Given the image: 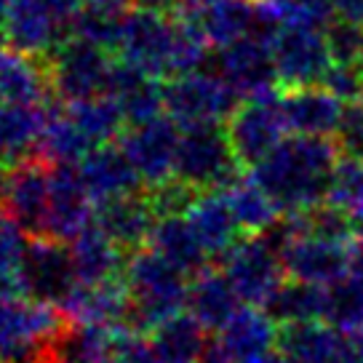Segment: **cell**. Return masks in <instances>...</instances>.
I'll use <instances>...</instances> for the list:
<instances>
[{"label":"cell","mask_w":363,"mask_h":363,"mask_svg":"<svg viewBox=\"0 0 363 363\" xmlns=\"http://www.w3.org/2000/svg\"><path fill=\"white\" fill-rule=\"evenodd\" d=\"M240 307H243V302L238 299L235 289L230 286V281L219 267H206L198 275H193L187 313H193L208 329V334L222 329Z\"/></svg>","instance_id":"29"},{"label":"cell","mask_w":363,"mask_h":363,"mask_svg":"<svg viewBox=\"0 0 363 363\" xmlns=\"http://www.w3.org/2000/svg\"><path fill=\"white\" fill-rule=\"evenodd\" d=\"M33 233L0 203V291H24V259Z\"/></svg>","instance_id":"32"},{"label":"cell","mask_w":363,"mask_h":363,"mask_svg":"<svg viewBox=\"0 0 363 363\" xmlns=\"http://www.w3.org/2000/svg\"><path fill=\"white\" fill-rule=\"evenodd\" d=\"M75 284L78 275L67 243L57 238H33L24 259V291L59 307Z\"/></svg>","instance_id":"17"},{"label":"cell","mask_w":363,"mask_h":363,"mask_svg":"<svg viewBox=\"0 0 363 363\" xmlns=\"http://www.w3.org/2000/svg\"><path fill=\"white\" fill-rule=\"evenodd\" d=\"M214 69L235 91L240 102L281 94V78L275 69L270 40H264L259 35H251L238 43L219 48L214 57Z\"/></svg>","instance_id":"11"},{"label":"cell","mask_w":363,"mask_h":363,"mask_svg":"<svg viewBox=\"0 0 363 363\" xmlns=\"http://www.w3.org/2000/svg\"><path fill=\"white\" fill-rule=\"evenodd\" d=\"M326 289H329V286L302 284V281L286 278L262 310H264L278 326L323 320V318H326Z\"/></svg>","instance_id":"31"},{"label":"cell","mask_w":363,"mask_h":363,"mask_svg":"<svg viewBox=\"0 0 363 363\" xmlns=\"http://www.w3.org/2000/svg\"><path fill=\"white\" fill-rule=\"evenodd\" d=\"M286 278L302 281V284L315 286H334L352 270V249L331 240H320L313 235L291 240L284 251Z\"/></svg>","instance_id":"16"},{"label":"cell","mask_w":363,"mask_h":363,"mask_svg":"<svg viewBox=\"0 0 363 363\" xmlns=\"http://www.w3.org/2000/svg\"><path fill=\"white\" fill-rule=\"evenodd\" d=\"M67 318L38 296L0 291V363L54 361Z\"/></svg>","instance_id":"4"},{"label":"cell","mask_w":363,"mask_h":363,"mask_svg":"<svg viewBox=\"0 0 363 363\" xmlns=\"http://www.w3.org/2000/svg\"><path fill=\"white\" fill-rule=\"evenodd\" d=\"M334 363H358V361H355V358H352V355H350V342H347V352L342 355L340 361H334Z\"/></svg>","instance_id":"42"},{"label":"cell","mask_w":363,"mask_h":363,"mask_svg":"<svg viewBox=\"0 0 363 363\" xmlns=\"http://www.w3.org/2000/svg\"><path fill=\"white\" fill-rule=\"evenodd\" d=\"M184 216L195 227L198 238L203 240L211 259H219L243 235L233 216V208L227 203L225 190H198L184 208Z\"/></svg>","instance_id":"26"},{"label":"cell","mask_w":363,"mask_h":363,"mask_svg":"<svg viewBox=\"0 0 363 363\" xmlns=\"http://www.w3.org/2000/svg\"><path fill=\"white\" fill-rule=\"evenodd\" d=\"M320 86L334 94L340 102L350 104L363 99V72L355 65H342V62H331L329 72L323 75Z\"/></svg>","instance_id":"36"},{"label":"cell","mask_w":363,"mask_h":363,"mask_svg":"<svg viewBox=\"0 0 363 363\" xmlns=\"http://www.w3.org/2000/svg\"><path fill=\"white\" fill-rule=\"evenodd\" d=\"M190 275L171 264L150 246L131 251L125 262L123 284L131 299V320L139 329H155L158 323L187 310Z\"/></svg>","instance_id":"3"},{"label":"cell","mask_w":363,"mask_h":363,"mask_svg":"<svg viewBox=\"0 0 363 363\" xmlns=\"http://www.w3.org/2000/svg\"><path fill=\"white\" fill-rule=\"evenodd\" d=\"M59 310L69 326H118L128 323L131 299L123 278L104 284H75Z\"/></svg>","instance_id":"18"},{"label":"cell","mask_w":363,"mask_h":363,"mask_svg":"<svg viewBox=\"0 0 363 363\" xmlns=\"http://www.w3.org/2000/svg\"><path fill=\"white\" fill-rule=\"evenodd\" d=\"M281 104L289 131L302 136H331L337 134L345 113V102L323 86H299V89H281Z\"/></svg>","instance_id":"21"},{"label":"cell","mask_w":363,"mask_h":363,"mask_svg":"<svg viewBox=\"0 0 363 363\" xmlns=\"http://www.w3.org/2000/svg\"><path fill=\"white\" fill-rule=\"evenodd\" d=\"M326 43H329L331 62H342V65H355L363 57V27L347 22L337 16L334 22L323 30Z\"/></svg>","instance_id":"35"},{"label":"cell","mask_w":363,"mask_h":363,"mask_svg":"<svg viewBox=\"0 0 363 363\" xmlns=\"http://www.w3.org/2000/svg\"><path fill=\"white\" fill-rule=\"evenodd\" d=\"M147 246L152 251H158L160 257H166L171 264H177L179 270H184L190 278L206 267H211L208 264L211 254L206 251L203 240L198 238V233L190 225V219L184 216V211L158 214Z\"/></svg>","instance_id":"24"},{"label":"cell","mask_w":363,"mask_h":363,"mask_svg":"<svg viewBox=\"0 0 363 363\" xmlns=\"http://www.w3.org/2000/svg\"><path fill=\"white\" fill-rule=\"evenodd\" d=\"M225 123L182 125L177 182L190 190H225L243 174Z\"/></svg>","instance_id":"5"},{"label":"cell","mask_w":363,"mask_h":363,"mask_svg":"<svg viewBox=\"0 0 363 363\" xmlns=\"http://www.w3.org/2000/svg\"><path fill=\"white\" fill-rule=\"evenodd\" d=\"M278 323L262 307L243 305L216 331V342L238 361L262 363L278 350Z\"/></svg>","instance_id":"20"},{"label":"cell","mask_w":363,"mask_h":363,"mask_svg":"<svg viewBox=\"0 0 363 363\" xmlns=\"http://www.w3.org/2000/svg\"><path fill=\"white\" fill-rule=\"evenodd\" d=\"M347 342H350V355L358 363H363V331H355V334H347Z\"/></svg>","instance_id":"40"},{"label":"cell","mask_w":363,"mask_h":363,"mask_svg":"<svg viewBox=\"0 0 363 363\" xmlns=\"http://www.w3.org/2000/svg\"><path fill=\"white\" fill-rule=\"evenodd\" d=\"M155 219H158V211H155L150 193L115 198V201L102 203L96 208V225L107 230V235L115 243H121L125 251H136L147 246Z\"/></svg>","instance_id":"25"},{"label":"cell","mask_w":363,"mask_h":363,"mask_svg":"<svg viewBox=\"0 0 363 363\" xmlns=\"http://www.w3.org/2000/svg\"><path fill=\"white\" fill-rule=\"evenodd\" d=\"M337 11L342 19L363 27V0H337Z\"/></svg>","instance_id":"38"},{"label":"cell","mask_w":363,"mask_h":363,"mask_svg":"<svg viewBox=\"0 0 363 363\" xmlns=\"http://www.w3.org/2000/svg\"><path fill=\"white\" fill-rule=\"evenodd\" d=\"M334 142L340 145V152L347 158L363 160V99L345 104L340 128L334 134Z\"/></svg>","instance_id":"37"},{"label":"cell","mask_w":363,"mask_h":363,"mask_svg":"<svg viewBox=\"0 0 363 363\" xmlns=\"http://www.w3.org/2000/svg\"><path fill=\"white\" fill-rule=\"evenodd\" d=\"M352 267H363V225H358V233L352 238Z\"/></svg>","instance_id":"39"},{"label":"cell","mask_w":363,"mask_h":363,"mask_svg":"<svg viewBox=\"0 0 363 363\" xmlns=\"http://www.w3.org/2000/svg\"><path fill=\"white\" fill-rule=\"evenodd\" d=\"M340 158V145L331 136L289 134L267 158L249 169V174L284 214L310 211L326 203L331 174Z\"/></svg>","instance_id":"2"},{"label":"cell","mask_w":363,"mask_h":363,"mask_svg":"<svg viewBox=\"0 0 363 363\" xmlns=\"http://www.w3.org/2000/svg\"><path fill=\"white\" fill-rule=\"evenodd\" d=\"M48 89V67H40L33 54L13 48L0 30V99L11 104H45Z\"/></svg>","instance_id":"23"},{"label":"cell","mask_w":363,"mask_h":363,"mask_svg":"<svg viewBox=\"0 0 363 363\" xmlns=\"http://www.w3.org/2000/svg\"><path fill=\"white\" fill-rule=\"evenodd\" d=\"M219 270L243 305L264 307L286 281L284 259L262 235H240L219 257Z\"/></svg>","instance_id":"9"},{"label":"cell","mask_w":363,"mask_h":363,"mask_svg":"<svg viewBox=\"0 0 363 363\" xmlns=\"http://www.w3.org/2000/svg\"><path fill=\"white\" fill-rule=\"evenodd\" d=\"M9 3H11V0H0V30H3V24H6V13H9Z\"/></svg>","instance_id":"41"},{"label":"cell","mask_w":363,"mask_h":363,"mask_svg":"<svg viewBox=\"0 0 363 363\" xmlns=\"http://www.w3.org/2000/svg\"><path fill=\"white\" fill-rule=\"evenodd\" d=\"M3 169H6V166H0V177H3Z\"/></svg>","instance_id":"44"},{"label":"cell","mask_w":363,"mask_h":363,"mask_svg":"<svg viewBox=\"0 0 363 363\" xmlns=\"http://www.w3.org/2000/svg\"><path fill=\"white\" fill-rule=\"evenodd\" d=\"M75 169H78L80 182L89 190L96 208L102 203L115 201V198L139 193V187H142L139 174L134 171L131 160L125 158L121 145H113V142L91 150L80 163H75Z\"/></svg>","instance_id":"19"},{"label":"cell","mask_w":363,"mask_h":363,"mask_svg":"<svg viewBox=\"0 0 363 363\" xmlns=\"http://www.w3.org/2000/svg\"><path fill=\"white\" fill-rule=\"evenodd\" d=\"M113 54L128 67L166 83L177 75L206 67L208 48L177 11L136 3L121 19Z\"/></svg>","instance_id":"1"},{"label":"cell","mask_w":363,"mask_h":363,"mask_svg":"<svg viewBox=\"0 0 363 363\" xmlns=\"http://www.w3.org/2000/svg\"><path fill=\"white\" fill-rule=\"evenodd\" d=\"M225 128L243 169H254L291 134L286 123L281 94L262 99H243L227 118Z\"/></svg>","instance_id":"10"},{"label":"cell","mask_w":363,"mask_h":363,"mask_svg":"<svg viewBox=\"0 0 363 363\" xmlns=\"http://www.w3.org/2000/svg\"><path fill=\"white\" fill-rule=\"evenodd\" d=\"M179 19L193 30L206 48H225L259 35L257 0H190L177 9Z\"/></svg>","instance_id":"12"},{"label":"cell","mask_w":363,"mask_h":363,"mask_svg":"<svg viewBox=\"0 0 363 363\" xmlns=\"http://www.w3.org/2000/svg\"><path fill=\"white\" fill-rule=\"evenodd\" d=\"M94 219H96V203L83 187L75 163H51V208L43 238L69 243Z\"/></svg>","instance_id":"15"},{"label":"cell","mask_w":363,"mask_h":363,"mask_svg":"<svg viewBox=\"0 0 363 363\" xmlns=\"http://www.w3.org/2000/svg\"><path fill=\"white\" fill-rule=\"evenodd\" d=\"M166 115L179 125L227 123V118L240 104L235 91L219 78L214 67L184 72L163 83Z\"/></svg>","instance_id":"8"},{"label":"cell","mask_w":363,"mask_h":363,"mask_svg":"<svg viewBox=\"0 0 363 363\" xmlns=\"http://www.w3.org/2000/svg\"><path fill=\"white\" fill-rule=\"evenodd\" d=\"M225 195L243 235H264L284 214L251 174H240L235 182H230Z\"/></svg>","instance_id":"30"},{"label":"cell","mask_w":363,"mask_h":363,"mask_svg":"<svg viewBox=\"0 0 363 363\" xmlns=\"http://www.w3.org/2000/svg\"><path fill=\"white\" fill-rule=\"evenodd\" d=\"M67 249L78 284H104V281L123 278L125 262H128L125 249L107 235V230L96 225V219L69 240Z\"/></svg>","instance_id":"22"},{"label":"cell","mask_w":363,"mask_h":363,"mask_svg":"<svg viewBox=\"0 0 363 363\" xmlns=\"http://www.w3.org/2000/svg\"><path fill=\"white\" fill-rule=\"evenodd\" d=\"M182 125L171 115H158L125 128L118 145L139 174L142 187L160 190L177 182V155H179Z\"/></svg>","instance_id":"7"},{"label":"cell","mask_w":363,"mask_h":363,"mask_svg":"<svg viewBox=\"0 0 363 363\" xmlns=\"http://www.w3.org/2000/svg\"><path fill=\"white\" fill-rule=\"evenodd\" d=\"M99 363H158L150 347V340L142 334L134 323H121L115 326L110 345L104 350Z\"/></svg>","instance_id":"33"},{"label":"cell","mask_w":363,"mask_h":363,"mask_svg":"<svg viewBox=\"0 0 363 363\" xmlns=\"http://www.w3.org/2000/svg\"><path fill=\"white\" fill-rule=\"evenodd\" d=\"M0 203L33 233V238H43L51 208V166L33 158L6 166L0 177Z\"/></svg>","instance_id":"14"},{"label":"cell","mask_w":363,"mask_h":363,"mask_svg":"<svg viewBox=\"0 0 363 363\" xmlns=\"http://www.w3.org/2000/svg\"><path fill=\"white\" fill-rule=\"evenodd\" d=\"M361 195H363V160L342 155L334 174H331L326 203L345 208V211L352 214L358 201H361Z\"/></svg>","instance_id":"34"},{"label":"cell","mask_w":363,"mask_h":363,"mask_svg":"<svg viewBox=\"0 0 363 363\" xmlns=\"http://www.w3.org/2000/svg\"><path fill=\"white\" fill-rule=\"evenodd\" d=\"M115 54L83 35L69 33L48 54V75L62 102L89 99L107 94V83L115 67Z\"/></svg>","instance_id":"6"},{"label":"cell","mask_w":363,"mask_h":363,"mask_svg":"<svg viewBox=\"0 0 363 363\" xmlns=\"http://www.w3.org/2000/svg\"><path fill=\"white\" fill-rule=\"evenodd\" d=\"M107 96L118 102L128 125L142 123V121H150V118H158V115L166 113L163 83L139 72V69L128 67L121 59L115 62L110 83H107Z\"/></svg>","instance_id":"27"},{"label":"cell","mask_w":363,"mask_h":363,"mask_svg":"<svg viewBox=\"0 0 363 363\" xmlns=\"http://www.w3.org/2000/svg\"><path fill=\"white\" fill-rule=\"evenodd\" d=\"M0 102H3V99H0Z\"/></svg>","instance_id":"45"},{"label":"cell","mask_w":363,"mask_h":363,"mask_svg":"<svg viewBox=\"0 0 363 363\" xmlns=\"http://www.w3.org/2000/svg\"><path fill=\"white\" fill-rule=\"evenodd\" d=\"M147 340L158 363H201L211 345L208 329L187 310L150 329Z\"/></svg>","instance_id":"28"},{"label":"cell","mask_w":363,"mask_h":363,"mask_svg":"<svg viewBox=\"0 0 363 363\" xmlns=\"http://www.w3.org/2000/svg\"><path fill=\"white\" fill-rule=\"evenodd\" d=\"M275 69L281 78V89L299 86H320L323 75L331 67V54L326 35L313 27H281L270 40Z\"/></svg>","instance_id":"13"},{"label":"cell","mask_w":363,"mask_h":363,"mask_svg":"<svg viewBox=\"0 0 363 363\" xmlns=\"http://www.w3.org/2000/svg\"><path fill=\"white\" fill-rule=\"evenodd\" d=\"M355 67H358V69H361V72H363V57L358 59V62H355Z\"/></svg>","instance_id":"43"}]
</instances>
